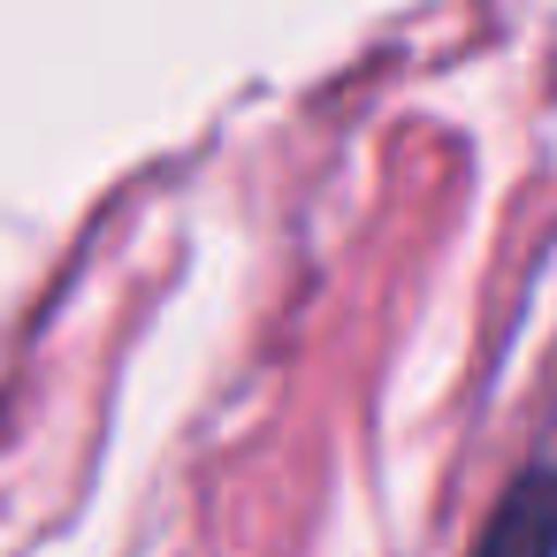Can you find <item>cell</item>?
Returning <instances> with one entry per match:
<instances>
[{"label": "cell", "mask_w": 557, "mask_h": 557, "mask_svg": "<svg viewBox=\"0 0 557 557\" xmlns=\"http://www.w3.org/2000/svg\"><path fill=\"white\" fill-rule=\"evenodd\" d=\"M473 557H557V473L549 466L511 481V496L496 504V519L473 542Z\"/></svg>", "instance_id": "cell-1"}]
</instances>
